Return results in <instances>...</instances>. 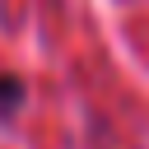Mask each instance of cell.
<instances>
[{"mask_svg":"<svg viewBox=\"0 0 149 149\" xmlns=\"http://www.w3.org/2000/svg\"><path fill=\"white\" fill-rule=\"evenodd\" d=\"M23 79H14V74H0V116H14L19 107H23Z\"/></svg>","mask_w":149,"mask_h":149,"instance_id":"cell-1","label":"cell"}]
</instances>
